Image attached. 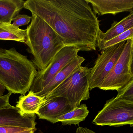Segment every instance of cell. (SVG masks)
<instances>
[{"label":"cell","mask_w":133,"mask_h":133,"mask_svg":"<svg viewBox=\"0 0 133 133\" xmlns=\"http://www.w3.org/2000/svg\"><path fill=\"white\" fill-rule=\"evenodd\" d=\"M133 52V38L127 41L120 57L99 89L118 91L128 83L132 76L131 63Z\"/></svg>","instance_id":"7"},{"label":"cell","mask_w":133,"mask_h":133,"mask_svg":"<svg viewBox=\"0 0 133 133\" xmlns=\"http://www.w3.org/2000/svg\"><path fill=\"white\" fill-rule=\"evenodd\" d=\"M84 60L85 59L84 58L77 55L72 61L60 71L41 92L36 95L43 97L45 95L54 90L72 73L80 68Z\"/></svg>","instance_id":"12"},{"label":"cell","mask_w":133,"mask_h":133,"mask_svg":"<svg viewBox=\"0 0 133 133\" xmlns=\"http://www.w3.org/2000/svg\"><path fill=\"white\" fill-rule=\"evenodd\" d=\"M76 133H96L87 128L79 127L77 129Z\"/></svg>","instance_id":"23"},{"label":"cell","mask_w":133,"mask_h":133,"mask_svg":"<svg viewBox=\"0 0 133 133\" xmlns=\"http://www.w3.org/2000/svg\"><path fill=\"white\" fill-rule=\"evenodd\" d=\"M131 69L132 75H133V52L132 55V60H131Z\"/></svg>","instance_id":"26"},{"label":"cell","mask_w":133,"mask_h":133,"mask_svg":"<svg viewBox=\"0 0 133 133\" xmlns=\"http://www.w3.org/2000/svg\"><path fill=\"white\" fill-rule=\"evenodd\" d=\"M89 113L86 105L83 104L58 117L57 122H61L63 125H78L85 120Z\"/></svg>","instance_id":"17"},{"label":"cell","mask_w":133,"mask_h":133,"mask_svg":"<svg viewBox=\"0 0 133 133\" xmlns=\"http://www.w3.org/2000/svg\"><path fill=\"white\" fill-rule=\"evenodd\" d=\"M26 44L28 51L39 71L44 70L55 55L65 47L63 40L53 28L38 16L32 14L27 27Z\"/></svg>","instance_id":"3"},{"label":"cell","mask_w":133,"mask_h":133,"mask_svg":"<svg viewBox=\"0 0 133 133\" xmlns=\"http://www.w3.org/2000/svg\"><path fill=\"white\" fill-rule=\"evenodd\" d=\"M102 50L91 69L89 77L90 90L100 87L113 68L123 51L127 41Z\"/></svg>","instance_id":"8"},{"label":"cell","mask_w":133,"mask_h":133,"mask_svg":"<svg viewBox=\"0 0 133 133\" xmlns=\"http://www.w3.org/2000/svg\"><path fill=\"white\" fill-rule=\"evenodd\" d=\"M133 27V10L119 22H114L111 26L105 33L99 31L97 46L102 44Z\"/></svg>","instance_id":"13"},{"label":"cell","mask_w":133,"mask_h":133,"mask_svg":"<svg viewBox=\"0 0 133 133\" xmlns=\"http://www.w3.org/2000/svg\"><path fill=\"white\" fill-rule=\"evenodd\" d=\"M92 5L95 13L99 15H116L133 10V0H86Z\"/></svg>","instance_id":"11"},{"label":"cell","mask_w":133,"mask_h":133,"mask_svg":"<svg viewBox=\"0 0 133 133\" xmlns=\"http://www.w3.org/2000/svg\"><path fill=\"white\" fill-rule=\"evenodd\" d=\"M36 114L25 115L11 105L0 108V126H16L36 130Z\"/></svg>","instance_id":"9"},{"label":"cell","mask_w":133,"mask_h":133,"mask_svg":"<svg viewBox=\"0 0 133 133\" xmlns=\"http://www.w3.org/2000/svg\"><path fill=\"white\" fill-rule=\"evenodd\" d=\"M27 29H22L11 23H0V40L14 41L26 44Z\"/></svg>","instance_id":"16"},{"label":"cell","mask_w":133,"mask_h":133,"mask_svg":"<svg viewBox=\"0 0 133 133\" xmlns=\"http://www.w3.org/2000/svg\"><path fill=\"white\" fill-rule=\"evenodd\" d=\"M33 62L16 51L0 48V83L8 93L24 95L37 73Z\"/></svg>","instance_id":"2"},{"label":"cell","mask_w":133,"mask_h":133,"mask_svg":"<svg viewBox=\"0 0 133 133\" xmlns=\"http://www.w3.org/2000/svg\"><path fill=\"white\" fill-rule=\"evenodd\" d=\"M79 49L74 46H66L59 51L44 70L37 72L30 91L36 94L41 92L65 66L78 55Z\"/></svg>","instance_id":"6"},{"label":"cell","mask_w":133,"mask_h":133,"mask_svg":"<svg viewBox=\"0 0 133 133\" xmlns=\"http://www.w3.org/2000/svg\"><path fill=\"white\" fill-rule=\"evenodd\" d=\"M24 8L48 23L65 46L80 51L96 50L100 23L86 0H27Z\"/></svg>","instance_id":"1"},{"label":"cell","mask_w":133,"mask_h":133,"mask_svg":"<svg viewBox=\"0 0 133 133\" xmlns=\"http://www.w3.org/2000/svg\"><path fill=\"white\" fill-rule=\"evenodd\" d=\"M76 107L62 97H56L45 100L36 115L40 119L54 124L58 117L72 111Z\"/></svg>","instance_id":"10"},{"label":"cell","mask_w":133,"mask_h":133,"mask_svg":"<svg viewBox=\"0 0 133 133\" xmlns=\"http://www.w3.org/2000/svg\"><path fill=\"white\" fill-rule=\"evenodd\" d=\"M12 94L8 93L3 96H0V108L10 105L9 99Z\"/></svg>","instance_id":"22"},{"label":"cell","mask_w":133,"mask_h":133,"mask_svg":"<svg viewBox=\"0 0 133 133\" xmlns=\"http://www.w3.org/2000/svg\"><path fill=\"white\" fill-rule=\"evenodd\" d=\"M26 130L28 129L16 126H0V133H15Z\"/></svg>","instance_id":"21"},{"label":"cell","mask_w":133,"mask_h":133,"mask_svg":"<svg viewBox=\"0 0 133 133\" xmlns=\"http://www.w3.org/2000/svg\"><path fill=\"white\" fill-rule=\"evenodd\" d=\"M38 133H44L43 132H42V131H41V130H39V132H38Z\"/></svg>","instance_id":"27"},{"label":"cell","mask_w":133,"mask_h":133,"mask_svg":"<svg viewBox=\"0 0 133 133\" xmlns=\"http://www.w3.org/2000/svg\"><path fill=\"white\" fill-rule=\"evenodd\" d=\"M117 97L133 102V77L128 86L120 92Z\"/></svg>","instance_id":"19"},{"label":"cell","mask_w":133,"mask_h":133,"mask_svg":"<svg viewBox=\"0 0 133 133\" xmlns=\"http://www.w3.org/2000/svg\"><path fill=\"white\" fill-rule=\"evenodd\" d=\"M35 130L33 129H28L21 132H17L15 133H34Z\"/></svg>","instance_id":"25"},{"label":"cell","mask_w":133,"mask_h":133,"mask_svg":"<svg viewBox=\"0 0 133 133\" xmlns=\"http://www.w3.org/2000/svg\"><path fill=\"white\" fill-rule=\"evenodd\" d=\"M32 19V17L26 15L19 14L12 19V25L19 27L22 26L28 25Z\"/></svg>","instance_id":"20"},{"label":"cell","mask_w":133,"mask_h":133,"mask_svg":"<svg viewBox=\"0 0 133 133\" xmlns=\"http://www.w3.org/2000/svg\"><path fill=\"white\" fill-rule=\"evenodd\" d=\"M25 1L0 0V23H11L12 19L24 8Z\"/></svg>","instance_id":"15"},{"label":"cell","mask_w":133,"mask_h":133,"mask_svg":"<svg viewBox=\"0 0 133 133\" xmlns=\"http://www.w3.org/2000/svg\"><path fill=\"white\" fill-rule=\"evenodd\" d=\"M45 102L44 98L37 96L29 91L27 95H22L19 97L16 107L23 114L36 115Z\"/></svg>","instance_id":"14"},{"label":"cell","mask_w":133,"mask_h":133,"mask_svg":"<svg viewBox=\"0 0 133 133\" xmlns=\"http://www.w3.org/2000/svg\"><path fill=\"white\" fill-rule=\"evenodd\" d=\"M6 88L5 87L0 83V96H3L4 93L5 91Z\"/></svg>","instance_id":"24"},{"label":"cell","mask_w":133,"mask_h":133,"mask_svg":"<svg viewBox=\"0 0 133 133\" xmlns=\"http://www.w3.org/2000/svg\"><path fill=\"white\" fill-rule=\"evenodd\" d=\"M91 68L81 66L54 90L43 97L44 100L62 97L75 107L90 98L89 77Z\"/></svg>","instance_id":"4"},{"label":"cell","mask_w":133,"mask_h":133,"mask_svg":"<svg viewBox=\"0 0 133 133\" xmlns=\"http://www.w3.org/2000/svg\"><path fill=\"white\" fill-rule=\"evenodd\" d=\"M133 38V27L112 39L97 46L100 50H102L109 47L113 46L129 39Z\"/></svg>","instance_id":"18"},{"label":"cell","mask_w":133,"mask_h":133,"mask_svg":"<svg viewBox=\"0 0 133 133\" xmlns=\"http://www.w3.org/2000/svg\"><path fill=\"white\" fill-rule=\"evenodd\" d=\"M92 123L116 127L133 126V102L117 97L107 101Z\"/></svg>","instance_id":"5"}]
</instances>
